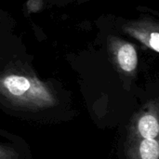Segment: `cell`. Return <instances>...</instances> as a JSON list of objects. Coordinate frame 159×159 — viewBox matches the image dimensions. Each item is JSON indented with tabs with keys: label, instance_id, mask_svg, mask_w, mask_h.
<instances>
[{
	"label": "cell",
	"instance_id": "cell-1",
	"mask_svg": "<svg viewBox=\"0 0 159 159\" xmlns=\"http://www.w3.org/2000/svg\"><path fill=\"white\" fill-rule=\"evenodd\" d=\"M0 94L12 104L31 110L45 109L57 103L55 95L45 83L20 74L0 76Z\"/></svg>",
	"mask_w": 159,
	"mask_h": 159
},
{
	"label": "cell",
	"instance_id": "cell-2",
	"mask_svg": "<svg viewBox=\"0 0 159 159\" xmlns=\"http://www.w3.org/2000/svg\"><path fill=\"white\" fill-rule=\"evenodd\" d=\"M158 134V105L157 102H152L132 119L129 129L127 141L157 139Z\"/></svg>",
	"mask_w": 159,
	"mask_h": 159
},
{
	"label": "cell",
	"instance_id": "cell-3",
	"mask_svg": "<svg viewBox=\"0 0 159 159\" xmlns=\"http://www.w3.org/2000/svg\"><path fill=\"white\" fill-rule=\"evenodd\" d=\"M110 45L118 68L126 74H133L138 65V54L134 45L116 37L111 39Z\"/></svg>",
	"mask_w": 159,
	"mask_h": 159
},
{
	"label": "cell",
	"instance_id": "cell-4",
	"mask_svg": "<svg viewBox=\"0 0 159 159\" xmlns=\"http://www.w3.org/2000/svg\"><path fill=\"white\" fill-rule=\"evenodd\" d=\"M128 159H159L157 139H140L126 142Z\"/></svg>",
	"mask_w": 159,
	"mask_h": 159
},
{
	"label": "cell",
	"instance_id": "cell-5",
	"mask_svg": "<svg viewBox=\"0 0 159 159\" xmlns=\"http://www.w3.org/2000/svg\"><path fill=\"white\" fill-rule=\"evenodd\" d=\"M125 31L144 46L159 52V34L157 27L150 22H135L125 26Z\"/></svg>",
	"mask_w": 159,
	"mask_h": 159
},
{
	"label": "cell",
	"instance_id": "cell-6",
	"mask_svg": "<svg viewBox=\"0 0 159 159\" xmlns=\"http://www.w3.org/2000/svg\"><path fill=\"white\" fill-rule=\"evenodd\" d=\"M18 152L7 144L0 143V159H18Z\"/></svg>",
	"mask_w": 159,
	"mask_h": 159
},
{
	"label": "cell",
	"instance_id": "cell-7",
	"mask_svg": "<svg viewBox=\"0 0 159 159\" xmlns=\"http://www.w3.org/2000/svg\"><path fill=\"white\" fill-rule=\"evenodd\" d=\"M42 0H30L28 2V8L31 11H36L41 7Z\"/></svg>",
	"mask_w": 159,
	"mask_h": 159
}]
</instances>
